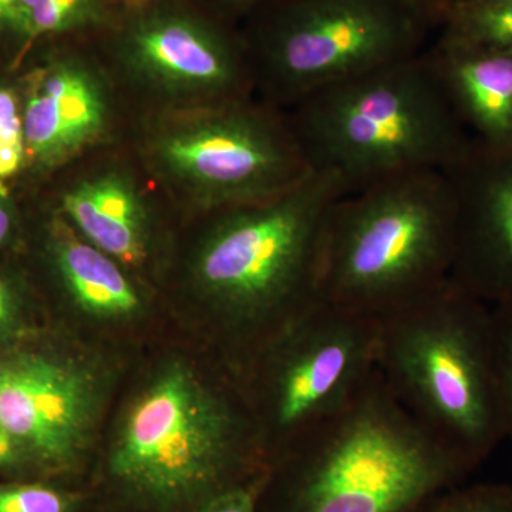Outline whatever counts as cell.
Segmentation results:
<instances>
[{"instance_id": "obj_23", "label": "cell", "mask_w": 512, "mask_h": 512, "mask_svg": "<svg viewBox=\"0 0 512 512\" xmlns=\"http://www.w3.org/2000/svg\"><path fill=\"white\" fill-rule=\"evenodd\" d=\"M72 495L43 484H0V512H73Z\"/></svg>"}, {"instance_id": "obj_3", "label": "cell", "mask_w": 512, "mask_h": 512, "mask_svg": "<svg viewBox=\"0 0 512 512\" xmlns=\"http://www.w3.org/2000/svg\"><path fill=\"white\" fill-rule=\"evenodd\" d=\"M264 446L239 383L183 360L158 367L127 403L109 453L111 477L141 503L174 510L262 476Z\"/></svg>"}, {"instance_id": "obj_4", "label": "cell", "mask_w": 512, "mask_h": 512, "mask_svg": "<svg viewBox=\"0 0 512 512\" xmlns=\"http://www.w3.org/2000/svg\"><path fill=\"white\" fill-rule=\"evenodd\" d=\"M285 114L309 170L335 178L345 194L409 171H447L474 143L427 49L326 87Z\"/></svg>"}, {"instance_id": "obj_16", "label": "cell", "mask_w": 512, "mask_h": 512, "mask_svg": "<svg viewBox=\"0 0 512 512\" xmlns=\"http://www.w3.org/2000/svg\"><path fill=\"white\" fill-rule=\"evenodd\" d=\"M451 106L473 140L512 147V49L427 46Z\"/></svg>"}, {"instance_id": "obj_22", "label": "cell", "mask_w": 512, "mask_h": 512, "mask_svg": "<svg viewBox=\"0 0 512 512\" xmlns=\"http://www.w3.org/2000/svg\"><path fill=\"white\" fill-rule=\"evenodd\" d=\"M491 322L505 440L512 443V303L491 306Z\"/></svg>"}, {"instance_id": "obj_27", "label": "cell", "mask_w": 512, "mask_h": 512, "mask_svg": "<svg viewBox=\"0 0 512 512\" xmlns=\"http://www.w3.org/2000/svg\"><path fill=\"white\" fill-rule=\"evenodd\" d=\"M271 2L274 0H201L200 5L214 12L215 15L229 20L231 16H249Z\"/></svg>"}, {"instance_id": "obj_17", "label": "cell", "mask_w": 512, "mask_h": 512, "mask_svg": "<svg viewBox=\"0 0 512 512\" xmlns=\"http://www.w3.org/2000/svg\"><path fill=\"white\" fill-rule=\"evenodd\" d=\"M111 6L107 0H5L0 28L28 42L87 37L107 22Z\"/></svg>"}, {"instance_id": "obj_7", "label": "cell", "mask_w": 512, "mask_h": 512, "mask_svg": "<svg viewBox=\"0 0 512 512\" xmlns=\"http://www.w3.org/2000/svg\"><path fill=\"white\" fill-rule=\"evenodd\" d=\"M126 143L180 221L266 200L312 173L285 111L255 96L140 114Z\"/></svg>"}, {"instance_id": "obj_18", "label": "cell", "mask_w": 512, "mask_h": 512, "mask_svg": "<svg viewBox=\"0 0 512 512\" xmlns=\"http://www.w3.org/2000/svg\"><path fill=\"white\" fill-rule=\"evenodd\" d=\"M436 42L476 49H512V0H461L437 28Z\"/></svg>"}, {"instance_id": "obj_14", "label": "cell", "mask_w": 512, "mask_h": 512, "mask_svg": "<svg viewBox=\"0 0 512 512\" xmlns=\"http://www.w3.org/2000/svg\"><path fill=\"white\" fill-rule=\"evenodd\" d=\"M444 173L457 202L451 281L487 305L512 303V147L474 140Z\"/></svg>"}, {"instance_id": "obj_26", "label": "cell", "mask_w": 512, "mask_h": 512, "mask_svg": "<svg viewBox=\"0 0 512 512\" xmlns=\"http://www.w3.org/2000/svg\"><path fill=\"white\" fill-rule=\"evenodd\" d=\"M18 211L13 204L9 185L0 183V251L8 247L18 229Z\"/></svg>"}, {"instance_id": "obj_15", "label": "cell", "mask_w": 512, "mask_h": 512, "mask_svg": "<svg viewBox=\"0 0 512 512\" xmlns=\"http://www.w3.org/2000/svg\"><path fill=\"white\" fill-rule=\"evenodd\" d=\"M40 249L47 274L77 312L107 323L140 318L150 284L74 231L47 202Z\"/></svg>"}, {"instance_id": "obj_30", "label": "cell", "mask_w": 512, "mask_h": 512, "mask_svg": "<svg viewBox=\"0 0 512 512\" xmlns=\"http://www.w3.org/2000/svg\"><path fill=\"white\" fill-rule=\"evenodd\" d=\"M3 3H5V0H0V9H2Z\"/></svg>"}, {"instance_id": "obj_13", "label": "cell", "mask_w": 512, "mask_h": 512, "mask_svg": "<svg viewBox=\"0 0 512 512\" xmlns=\"http://www.w3.org/2000/svg\"><path fill=\"white\" fill-rule=\"evenodd\" d=\"M103 399V377L82 357L26 339L0 352V417L35 468L79 464Z\"/></svg>"}, {"instance_id": "obj_10", "label": "cell", "mask_w": 512, "mask_h": 512, "mask_svg": "<svg viewBox=\"0 0 512 512\" xmlns=\"http://www.w3.org/2000/svg\"><path fill=\"white\" fill-rule=\"evenodd\" d=\"M377 362L375 316L319 301L286 326L239 383L266 460L352 402Z\"/></svg>"}, {"instance_id": "obj_1", "label": "cell", "mask_w": 512, "mask_h": 512, "mask_svg": "<svg viewBox=\"0 0 512 512\" xmlns=\"http://www.w3.org/2000/svg\"><path fill=\"white\" fill-rule=\"evenodd\" d=\"M343 194L335 178L311 173L266 200L180 221L163 279L173 275L211 318L241 373L320 301L323 231Z\"/></svg>"}, {"instance_id": "obj_24", "label": "cell", "mask_w": 512, "mask_h": 512, "mask_svg": "<svg viewBox=\"0 0 512 512\" xmlns=\"http://www.w3.org/2000/svg\"><path fill=\"white\" fill-rule=\"evenodd\" d=\"M261 477L251 483L237 485L212 495L204 503L197 505L194 512H259L258 494Z\"/></svg>"}, {"instance_id": "obj_20", "label": "cell", "mask_w": 512, "mask_h": 512, "mask_svg": "<svg viewBox=\"0 0 512 512\" xmlns=\"http://www.w3.org/2000/svg\"><path fill=\"white\" fill-rule=\"evenodd\" d=\"M410 512H512V484H460L427 498Z\"/></svg>"}, {"instance_id": "obj_28", "label": "cell", "mask_w": 512, "mask_h": 512, "mask_svg": "<svg viewBox=\"0 0 512 512\" xmlns=\"http://www.w3.org/2000/svg\"><path fill=\"white\" fill-rule=\"evenodd\" d=\"M414 2L423 10L424 15L427 16V19L433 25L434 30H437L451 8L456 6L461 0H414Z\"/></svg>"}, {"instance_id": "obj_21", "label": "cell", "mask_w": 512, "mask_h": 512, "mask_svg": "<svg viewBox=\"0 0 512 512\" xmlns=\"http://www.w3.org/2000/svg\"><path fill=\"white\" fill-rule=\"evenodd\" d=\"M30 298L23 276L0 269V352L28 339Z\"/></svg>"}, {"instance_id": "obj_11", "label": "cell", "mask_w": 512, "mask_h": 512, "mask_svg": "<svg viewBox=\"0 0 512 512\" xmlns=\"http://www.w3.org/2000/svg\"><path fill=\"white\" fill-rule=\"evenodd\" d=\"M47 181V202L80 237L148 284L163 279L180 218L126 141L84 154Z\"/></svg>"}, {"instance_id": "obj_8", "label": "cell", "mask_w": 512, "mask_h": 512, "mask_svg": "<svg viewBox=\"0 0 512 512\" xmlns=\"http://www.w3.org/2000/svg\"><path fill=\"white\" fill-rule=\"evenodd\" d=\"M414 0H274L241 30L255 97L285 111L306 97L427 49Z\"/></svg>"}, {"instance_id": "obj_31", "label": "cell", "mask_w": 512, "mask_h": 512, "mask_svg": "<svg viewBox=\"0 0 512 512\" xmlns=\"http://www.w3.org/2000/svg\"><path fill=\"white\" fill-rule=\"evenodd\" d=\"M490 2H504V0H490Z\"/></svg>"}, {"instance_id": "obj_12", "label": "cell", "mask_w": 512, "mask_h": 512, "mask_svg": "<svg viewBox=\"0 0 512 512\" xmlns=\"http://www.w3.org/2000/svg\"><path fill=\"white\" fill-rule=\"evenodd\" d=\"M19 79L28 173L47 181L84 154L126 141L133 110L89 37H70Z\"/></svg>"}, {"instance_id": "obj_6", "label": "cell", "mask_w": 512, "mask_h": 512, "mask_svg": "<svg viewBox=\"0 0 512 512\" xmlns=\"http://www.w3.org/2000/svg\"><path fill=\"white\" fill-rule=\"evenodd\" d=\"M457 202L447 174L409 171L330 208L320 254V301L377 316L450 278Z\"/></svg>"}, {"instance_id": "obj_5", "label": "cell", "mask_w": 512, "mask_h": 512, "mask_svg": "<svg viewBox=\"0 0 512 512\" xmlns=\"http://www.w3.org/2000/svg\"><path fill=\"white\" fill-rule=\"evenodd\" d=\"M380 375L476 470L505 440L491 306L450 278L377 316Z\"/></svg>"}, {"instance_id": "obj_29", "label": "cell", "mask_w": 512, "mask_h": 512, "mask_svg": "<svg viewBox=\"0 0 512 512\" xmlns=\"http://www.w3.org/2000/svg\"><path fill=\"white\" fill-rule=\"evenodd\" d=\"M111 5H117V3L127 2V0H107Z\"/></svg>"}, {"instance_id": "obj_19", "label": "cell", "mask_w": 512, "mask_h": 512, "mask_svg": "<svg viewBox=\"0 0 512 512\" xmlns=\"http://www.w3.org/2000/svg\"><path fill=\"white\" fill-rule=\"evenodd\" d=\"M28 173L23 100L19 84L0 82V183Z\"/></svg>"}, {"instance_id": "obj_9", "label": "cell", "mask_w": 512, "mask_h": 512, "mask_svg": "<svg viewBox=\"0 0 512 512\" xmlns=\"http://www.w3.org/2000/svg\"><path fill=\"white\" fill-rule=\"evenodd\" d=\"M89 40L134 117L255 96L241 30L200 3H117Z\"/></svg>"}, {"instance_id": "obj_2", "label": "cell", "mask_w": 512, "mask_h": 512, "mask_svg": "<svg viewBox=\"0 0 512 512\" xmlns=\"http://www.w3.org/2000/svg\"><path fill=\"white\" fill-rule=\"evenodd\" d=\"M473 471L377 370L340 412L266 460L259 512H410Z\"/></svg>"}, {"instance_id": "obj_25", "label": "cell", "mask_w": 512, "mask_h": 512, "mask_svg": "<svg viewBox=\"0 0 512 512\" xmlns=\"http://www.w3.org/2000/svg\"><path fill=\"white\" fill-rule=\"evenodd\" d=\"M30 470H35V466L0 417V474L20 477L28 474Z\"/></svg>"}]
</instances>
